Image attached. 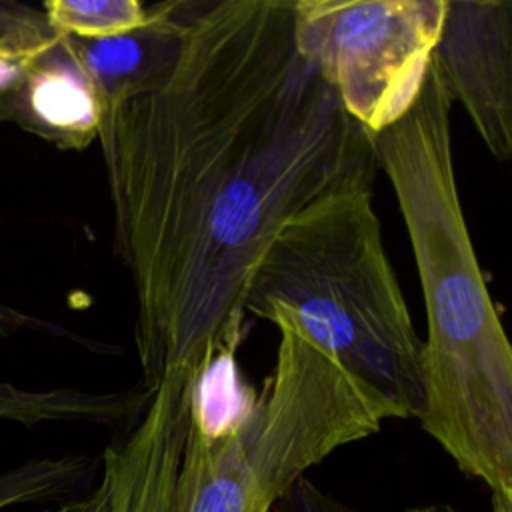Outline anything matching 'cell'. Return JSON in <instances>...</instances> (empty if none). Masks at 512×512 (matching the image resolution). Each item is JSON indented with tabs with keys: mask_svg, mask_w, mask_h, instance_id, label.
I'll return each mask as SVG.
<instances>
[{
	"mask_svg": "<svg viewBox=\"0 0 512 512\" xmlns=\"http://www.w3.org/2000/svg\"><path fill=\"white\" fill-rule=\"evenodd\" d=\"M144 388L234 356L248 278L312 202L372 188V136L300 56L294 0H198L168 78L98 138Z\"/></svg>",
	"mask_w": 512,
	"mask_h": 512,
	"instance_id": "obj_1",
	"label": "cell"
},
{
	"mask_svg": "<svg viewBox=\"0 0 512 512\" xmlns=\"http://www.w3.org/2000/svg\"><path fill=\"white\" fill-rule=\"evenodd\" d=\"M452 100L434 56L410 110L372 138L404 218L426 310L420 426L456 466L512 504V348L466 226Z\"/></svg>",
	"mask_w": 512,
	"mask_h": 512,
	"instance_id": "obj_2",
	"label": "cell"
},
{
	"mask_svg": "<svg viewBox=\"0 0 512 512\" xmlns=\"http://www.w3.org/2000/svg\"><path fill=\"white\" fill-rule=\"evenodd\" d=\"M288 308L348 372L404 418L424 406L422 338L388 260L372 188L328 194L298 212L256 262L244 312Z\"/></svg>",
	"mask_w": 512,
	"mask_h": 512,
	"instance_id": "obj_3",
	"label": "cell"
},
{
	"mask_svg": "<svg viewBox=\"0 0 512 512\" xmlns=\"http://www.w3.org/2000/svg\"><path fill=\"white\" fill-rule=\"evenodd\" d=\"M280 334L272 374L216 436L186 432L174 512H272L338 448L402 412L316 344L284 306L264 316Z\"/></svg>",
	"mask_w": 512,
	"mask_h": 512,
	"instance_id": "obj_4",
	"label": "cell"
},
{
	"mask_svg": "<svg viewBox=\"0 0 512 512\" xmlns=\"http://www.w3.org/2000/svg\"><path fill=\"white\" fill-rule=\"evenodd\" d=\"M446 0H294L300 56L372 138L416 102Z\"/></svg>",
	"mask_w": 512,
	"mask_h": 512,
	"instance_id": "obj_5",
	"label": "cell"
},
{
	"mask_svg": "<svg viewBox=\"0 0 512 512\" xmlns=\"http://www.w3.org/2000/svg\"><path fill=\"white\" fill-rule=\"evenodd\" d=\"M434 62L496 160L512 154V2L446 0Z\"/></svg>",
	"mask_w": 512,
	"mask_h": 512,
	"instance_id": "obj_6",
	"label": "cell"
},
{
	"mask_svg": "<svg viewBox=\"0 0 512 512\" xmlns=\"http://www.w3.org/2000/svg\"><path fill=\"white\" fill-rule=\"evenodd\" d=\"M194 378L164 376L128 436L100 456L106 512H174Z\"/></svg>",
	"mask_w": 512,
	"mask_h": 512,
	"instance_id": "obj_7",
	"label": "cell"
},
{
	"mask_svg": "<svg viewBox=\"0 0 512 512\" xmlns=\"http://www.w3.org/2000/svg\"><path fill=\"white\" fill-rule=\"evenodd\" d=\"M2 122H12L62 150H84L98 140L100 100L68 36H58L0 92Z\"/></svg>",
	"mask_w": 512,
	"mask_h": 512,
	"instance_id": "obj_8",
	"label": "cell"
},
{
	"mask_svg": "<svg viewBox=\"0 0 512 512\" xmlns=\"http://www.w3.org/2000/svg\"><path fill=\"white\" fill-rule=\"evenodd\" d=\"M196 6L198 0H164L148 6L146 24L132 32L100 40L68 36L100 100V134L126 102L158 88L168 78Z\"/></svg>",
	"mask_w": 512,
	"mask_h": 512,
	"instance_id": "obj_9",
	"label": "cell"
},
{
	"mask_svg": "<svg viewBox=\"0 0 512 512\" xmlns=\"http://www.w3.org/2000/svg\"><path fill=\"white\" fill-rule=\"evenodd\" d=\"M150 398L152 392L146 388L128 392H88L70 386L30 388L0 380V420L28 428L44 422L136 424Z\"/></svg>",
	"mask_w": 512,
	"mask_h": 512,
	"instance_id": "obj_10",
	"label": "cell"
},
{
	"mask_svg": "<svg viewBox=\"0 0 512 512\" xmlns=\"http://www.w3.org/2000/svg\"><path fill=\"white\" fill-rule=\"evenodd\" d=\"M100 466L88 454L40 456L0 470V512L26 504H58L84 486Z\"/></svg>",
	"mask_w": 512,
	"mask_h": 512,
	"instance_id": "obj_11",
	"label": "cell"
},
{
	"mask_svg": "<svg viewBox=\"0 0 512 512\" xmlns=\"http://www.w3.org/2000/svg\"><path fill=\"white\" fill-rule=\"evenodd\" d=\"M40 10L56 34L84 40L132 32L150 16L138 0H46Z\"/></svg>",
	"mask_w": 512,
	"mask_h": 512,
	"instance_id": "obj_12",
	"label": "cell"
},
{
	"mask_svg": "<svg viewBox=\"0 0 512 512\" xmlns=\"http://www.w3.org/2000/svg\"><path fill=\"white\" fill-rule=\"evenodd\" d=\"M58 36L50 28L44 12L34 6L18 18L0 22V92L10 88L30 60Z\"/></svg>",
	"mask_w": 512,
	"mask_h": 512,
	"instance_id": "obj_13",
	"label": "cell"
},
{
	"mask_svg": "<svg viewBox=\"0 0 512 512\" xmlns=\"http://www.w3.org/2000/svg\"><path fill=\"white\" fill-rule=\"evenodd\" d=\"M272 512H364L318 488L312 480H298Z\"/></svg>",
	"mask_w": 512,
	"mask_h": 512,
	"instance_id": "obj_14",
	"label": "cell"
},
{
	"mask_svg": "<svg viewBox=\"0 0 512 512\" xmlns=\"http://www.w3.org/2000/svg\"><path fill=\"white\" fill-rule=\"evenodd\" d=\"M18 330H48L52 334H62L66 330H62L60 326L48 324L46 320H40L36 316H30L10 304L0 302V338L10 336Z\"/></svg>",
	"mask_w": 512,
	"mask_h": 512,
	"instance_id": "obj_15",
	"label": "cell"
},
{
	"mask_svg": "<svg viewBox=\"0 0 512 512\" xmlns=\"http://www.w3.org/2000/svg\"><path fill=\"white\" fill-rule=\"evenodd\" d=\"M108 504H106V490L102 486V482H98V486L94 490H90L88 494L80 496V498H68L62 500L58 504L34 510V512H106Z\"/></svg>",
	"mask_w": 512,
	"mask_h": 512,
	"instance_id": "obj_16",
	"label": "cell"
},
{
	"mask_svg": "<svg viewBox=\"0 0 512 512\" xmlns=\"http://www.w3.org/2000/svg\"><path fill=\"white\" fill-rule=\"evenodd\" d=\"M30 8V4L24 2H16V0H0V22L4 20H12L18 18L20 14H24Z\"/></svg>",
	"mask_w": 512,
	"mask_h": 512,
	"instance_id": "obj_17",
	"label": "cell"
},
{
	"mask_svg": "<svg viewBox=\"0 0 512 512\" xmlns=\"http://www.w3.org/2000/svg\"><path fill=\"white\" fill-rule=\"evenodd\" d=\"M406 512H460V510L452 504H424V506L408 508Z\"/></svg>",
	"mask_w": 512,
	"mask_h": 512,
	"instance_id": "obj_18",
	"label": "cell"
}]
</instances>
